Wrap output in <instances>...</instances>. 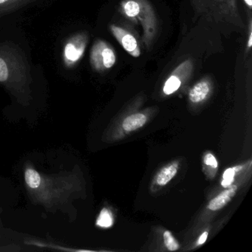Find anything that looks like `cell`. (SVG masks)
<instances>
[{
	"label": "cell",
	"instance_id": "2",
	"mask_svg": "<svg viewBox=\"0 0 252 252\" xmlns=\"http://www.w3.org/2000/svg\"><path fill=\"white\" fill-rule=\"evenodd\" d=\"M32 83L26 56L14 45L0 42V84L16 96L28 99Z\"/></svg>",
	"mask_w": 252,
	"mask_h": 252
},
{
	"label": "cell",
	"instance_id": "3",
	"mask_svg": "<svg viewBox=\"0 0 252 252\" xmlns=\"http://www.w3.org/2000/svg\"><path fill=\"white\" fill-rule=\"evenodd\" d=\"M195 12L208 21L244 29L236 0H190Z\"/></svg>",
	"mask_w": 252,
	"mask_h": 252
},
{
	"label": "cell",
	"instance_id": "9",
	"mask_svg": "<svg viewBox=\"0 0 252 252\" xmlns=\"http://www.w3.org/2000/svg\"><path fill=\"white\" fill-rule=\"evenodd\" d=\"M212 91V84L209 80L203 79L197 82L189 94V98L194 104L200 103L206 99Z\"/></svg>",
	"mask_w": 252,
	"mask_h": 252
},
{
	"label": "cell",
	"instance_id": "18",
	"mask_svg": "<svg viewBox=\"0 0 252 252\" xmlns=\"http://www.w3.org/2000/svg\"><path fill=\"white\" fill-rule=\"evenodd\" d=\"M208 232L207 231H204L201 235L199 237L198 240L197 241V246H201L203 243H206V240L208 238Z\"/></svg>",
	"mask_w": 252,
	"mask_h": 252
},
{
	"label": "cell",
	"instance_id": "11",
	"mask_svg": "<svg viewBox=\"0 0 252 252\" xmlns=\"http://www.w3.org/2000/svg\"><path fill=\"white\" fill-rule=\"evenodd\" d=\"M179 163L173 162L163 167L156 177V182L160 187H163L169 184L178 173Z\"/></svg>",
	"mask_w": 252,
	"mask_h": 252
},
{
	"label": "cell",
	"instance_id": "10",
	"mask_svg": "<svg viewBox=\"0 0 252 252\" xmlns=\"http://www.w3.org/2000/svg\"><path fill=\"white\" fill-rule=\"evenodd\" d=\"M237 190V186H230L229 188L224 190L209 201L207 205L208 209L211 211H218L222 209L231 201V198L235 195Z\"/></svg>",
	"mask_w": 252,
	"mask_h": 252
},
{
	"label": "cell",
	"instance_id": "16",
	"mask_svg": "<svg viewBox=\"0 0 252 252\" xmlns=\"http://www.w3.org/2000/svg\"><path fill=\"white\" fill-rule=\"evenodd\" d=\"M163 243L168 250L170 252H175L180 249V245L178 242L175 240L172 233L169 231H165L163 233Z\"/></svg>",
	"mask_w": 252,
	"mask_h": 252
},
{
	"label": "cell",
	"instance_id": "4",
	"mask_svg": "<svg viewBox=\"0 0 252 252\" xmlns=\"http://www.w3.org/2000/svg\"><path fill=\"white\" fill-rule=\"evenodd\" d=\"M120 11L126 18L141 25L143 42L150 49L158 31L157 17L150 2L148 0H123Z\"/></svg>",
	"mask_w": 252,
	"mask_h": 252
},
{
	"label": "cell",
	"instance_id": "1",
	"mask_svg": "<svg viewBox=\"0 0 252 252\" xmlns=\"http://www.w3.org/2000/svg\"><path fill=\"white\" fill-rule=\"evenodd\" d=\"M24 180L30 200L48 211L54 212L67 205L79 190V180L73 172L48 175L27 165Z\"/></svg>",
	"mask_w": 252,
	"mask_h": 252
},
{
	"label": "cell",
	"instance_id": "5",
	"mask_svg": "<svg viewBox=\"0 0 252 252\" xmlns=\"http://www.w3.org/2000/svg\"><path fill=\"white\" fill-rule=\"evenodd\" d=\"M90 60L91 66L95 71H106L116 64V53L107 42L98 40L93 45Z\"/></svg>",
	"mask_w": 252,
	"mask_h": 252
},
{
	"label": "cell",
	"instance_id": "8",
	"mask_svg": "<svg viewBox=\"0 0 252 252\" xmlns=\"http://www.w3.org/2000/svg\"><path fill=\"white\" fill-rule=\"evenodd\" d=\"M193 64L190 60H187L181 63L168 78L163 86V91L165 95H171L176 92L182 84V78L187 77L191 73Z\"/></svg>",
	"mask_w": 252,
	"mask_h": 252
},
{
	"label": "cell",
	"instance_id": "19",
	"mask_svg": "<svg viewBox=\"0 0 252 252\" xmlns=\"http://www.w3.org/2000/svg\"><path fill=\"white\" fill-rule=\"evenodd\" d=\"M252 45V23H250V27H249V41H248L247 47L249 49H250Z\"/></svg>",
	"mask_w": 252,
	"mask_h": 252
},
{
	"label": "cell",
	"instance_id": "17",
	"mask_svg": "<svg viewBox=\"0 0 252 252\" xmlns=\"http://www.w3.org/2000/svg\"><path fill=\"white\" fill-rule=\"evenodd\" d=\"M203 162H204V164L209 166V167L213 168V169H217L218 168V160H217L216 158L212 153H207L205 155L204 158H203Z\"/></svg>",
	"mask_w": 252,
	"mask_h": 252
},
{
	"label": "cell",
	"instance_id": "20",
	"mask_svg": "<svg viewBox=\"0 0 252 252\" xmlns=\"http://www.w3.org/2000/svg\"><path fill=\"white\" fill-rule=\"evenodd\" d=\"M245 3L246 4V5H248L250 9H252V0H244Z\"/></svg>",
	"mask_w": 252,
	"mask_h": 252
},
{
	"label": "cell",
	"instance_id": "6",
	"mask_svg": "<svg viewBox=\"0 0 252 252\" xmlns=\"http://www.w3.org/2000/svg\"><path fill=\"white\" fill-rule=\"evenodd\" d=\"M88 42V36L85 32L76 33L67 39L63 52V62L66 67L71 68L82 60Z\"/></svg>",
	"mask_w": 252,
	"mask_h": 252
},
{
	"label": "cell",
	"instance_id": "14",
	"mask_svg": "<svg viewBox=\"0 0 252 252\" xmlns=\"http://www.w3.org/2000/svg\"><path fill=\"white\" fill-rule=\"evenodd\" d=\"M114 218L113 214L107 208L101 209L96 220V225L100 228H108L113 225Z\"/></svg>",
	"mask_w": 252,
	"mask_h": 252
},
{
	"label": "cell",
	"instance_id": "12",
	"mask_svg": "<svg viewBox=\"0 0 252 252\" xmlns=\"http://www.w3.org/2000/svg\"><path fill=\"white\" fill-rule=\"evenodd\" d=\"M147 118L143 113H135L127 116L122 123V127L126 132H132L142 127L147 123Z\"/></svg>",
	"mask_w": 252,
	"mask_h": 252
},
{
	"label": "cell",
	"instance_id": "15",
	"mask_svg": "<svg viewBox=\"0 0 252 252\" xmlns=\"http://www.w3.org/2000/svg\"><path fill=\"white\" fill-rule=\"evenodd\" d=\"M242 168H243V166H239L228 168V169H225V172H223V175H222L221 185L225 187V188H227V187H229L230 186H231L232 183L234 182L236 173H237L238 171H240Z\"/></svg>",
	"mask_w": 252,
	"mask_h": 252
},
{
	"label": "cell",
	"instance_id": "13",
	"mask_svg": "<svg viewBox=\"0 0 252 252\" xmlns=\"http://www.w3.org/2000/svg\"><path fill=\"white\" fill-rule=\"evenodd\" d=\"M35 0H0V16L18 9Z\"/></svg>",
	"mask_w": 252,
	"mask_h": 252
},
{
	"label": "cell",
	"instance_id": "7",
	"mask_svg": "<svg viewBox=\"0 0 252 252\" xmlns=\"http://www.w3.org/2000/svg\"><path fill=\"white\" fill-rule=\"evenodd\" d=\"M110 31L115 38L119 41L120 45L129 55L133 57H140L141 48L135 36L129 31L114 25L110 26Z\"/></svg>",
	"mask_w": 252,
	"mask_h": 252
}]
</instances>
